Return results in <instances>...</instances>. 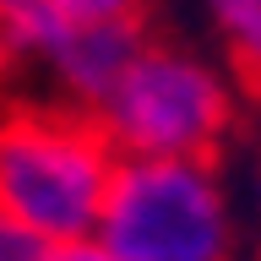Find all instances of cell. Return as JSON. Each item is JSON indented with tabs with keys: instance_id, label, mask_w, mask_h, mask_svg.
Instances as JSON below:
<instances>
[{
	"instance_id": "4",
	"label": "cell",
	"mask_w": 261,
	"mask_h": 261,
	"mask_svg": "<svg viewBox=\"0 0 261 261\" xmlns=\"http://www.w3.org/2000/svg\"><path fill=\"white\" fill-rule=\"evenodd\" d=\"M152 44L147 33V16H125V22H87V28H71L60 38V49L49 55V71L60 82V93L76 103V109L93 114L109 87L125 76V65Z\"/></svg>"
},
{
	"instance_id": "3",
	"label": "cell",
	"mask_w": 261,
	"mask_h": 261,
	"mask_svg": "<svg viewBox=\"0 0 261 261\" xmlns=\"http://www.w3.org/2000/svg\"><path fill=\"white\" fill-rule=\"evenodd\" d=\"M93 120L120 158H212L234 125V87L201 55L152 38Z\"/></svg>"
},
{
	"instance_id": "5",
	"label": "cell",
	"mask_w": 261,
	"mask_h": 261,
	"mask_svg": "<svg viewBox=\"0 0 261 261\" xmlns=\"http://www.w3.org/2000/svg\"><path fill=\"white\" fill-rule=\"evenodd\" d=\"M65 33H71V22L49 0H0V60L49 65Z\"/></svg>"
},
{
	"instance_id": "1",
	"label": "cell",
	"mask_w": 261,
	"mask_h": 261,
	"mask_svg": "<svg viewBox=\"0 0 261 261\" xmlns=\"http://www.w3.org/2000/svg\"><path fill=\"white\" fill-rule=\"evenodd\" d=\"M114 163V142L76 103L0 114V212H11L44 245L98 234Z\"/></svg>"
},
{
	"instance_id": "8",
	"label": "cell",
	"mask_w": 261,
	"mask_h": 261,
	"mask_svg": "<svg viewBox=\"0 0 261 261\" xmlns=\"http://www.w3.org/2000/svg\"><path fill=\"white\" fill-rule=\"evenodd\" d=\"M44 250L49 245L38 234H28L11 212H0V261H44Z\"/></svg>"
},
{
	"instance_id": "9",
	"label": "cell",
	"mask_w": 261,
	"mask_h": 261,
	"mask_svg": "<svg viewBox=\"0 0 261 261\" xmlns=\"http://www.w3.org/2000/svg\"><path fill=\"white\" fill-rule=\"evenodd\" d=\"M44 261H125V256H114L103 240H71V245H49Z\"/></svg>"
},
{
	"instance_id": "2",
	"label": "cell",
	"mask_w": 261,
	"mask_h": 261,
	"mask_svg": "<svg viewBox=\"0 0 261 261\" xmlns=\"http://www.w3.org/2000/svg\"><path fill=\"white\" fill-rule=\"evenodd\" d=\"M93 240L125 261H234V212L212 158H120Z\"/></svg>"
},
{
	"instance_id": "6",
	"label": "cell",
	"mask_w": 261,
	"mask_h": 261,
	"mask_svg": "<svg viewBox=\"0 0 261 261\" xmlns=\"http://www.w3.org/2000/svg\"><path fill=\"white\" fill-rule=\"evenodd\" d=\"M207 11L228 49V65L250 87H261V0H207Z\"/></svg>"
},
{
	"instance_id": "7",
	"label": "cell",
	"mask_w": 261,
	"mask_h": 261,
	"mask_svg": "<svg viewBox=\"0 0 261 261\" xmlns=\"http://www.w3.org/2000/svg\"><path fill=\"white\" fill-rule=\"evenodd\" d=\"M71 28L87 22H125V16H147V0H49Z\"/></svg>"
},
{
	"instance_id": "10",
	"label": "cell",
	"mask_w": 261,
	"mask_h": 261,
	"mask_svg": "<svg viewBox=\"0 0 261 261\" xmlns=\"http://www.w3.org/2000/svg\"><path fill=\"white\" fill-rule=\"evenodd\" d=\"M256 201H261V174H256Z\"/></svg>"
}]
</instances>
